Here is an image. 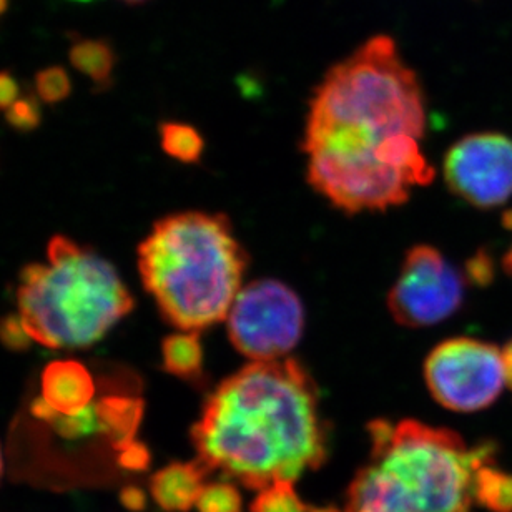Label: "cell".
I'll use <instances>...</instances> for the list:
<instances>
[{"instance_id": "cell-30", "label": "cell", "mask_w": 512, "mask_h": 512, "mask_svg": "<svg viewBox=\"0 0 512 512\" xmlns=\"http://www.w3.org/2000/svg\"><path fill=\"white\" fill-rule=\"evenodd\" d=\"M310 512H338L333 508H325V509H310Z\"/></svg>"}, {"instance_id": "cell-2", "label": "cell", "mask_w": 512, "mask_h": 512, "mask_svg": "<svg viewBox=\"0 0 512 512\" xmlns=\"http://www.w3.org/2000/svg\"><path fill=\"white\" fill-rule=\"evenodd\" d=\"M198 463L261 491L325 461L315 383L291 358L253 361L208 396L192 429Z\"/></svg>"}, {"instance_id": "cell-15", "label": "cell", "mask_w": 512, "mask_h": 512, "mask_svg": "<svg viewBox=\"0 0 512 512\" xmlns=\"http://www.w3.org/2000/svg\"><path fill=\"white\" fill-rule=\"evenodd\" d=\"M474 499L491 512H512V474L484 464L474 476Z\"/></svg>"}, {"instance_id": "cell-10", "label": "cell", "mask_w": 512, "mask_h": 512, "mask_svg": "<svg viewBox=\"0 0 512 512\" xmlns=\"http://www.w3.org/2000/svg\"><path fill=\"white\" fill-rule=\"evenodd\" d=\"M42 398L62 414L84 411L92 404L95 383L89 370L74 360L52 361L42 373Z\"/></svg>"}, {"instance_id": "cell-7", "label": "cell", "mask_w": 512, "mask_h": 512, "mask_svg": "<svg viewBox=\"0 0 512 512\" xmlns=\"http://www.w3.org/2000/svg\"><path fill=\"white\" fill-rule=\"evenodd\" d=\"M429 393L444 408L474 413L488 408L506 386L503 353L474 338H453L436 346L424 363Z\"/></svg>"}, {"instance_id": "cell-14", "label": "cell", "mask_w": 512, "mask_h": 512, "mask_svg": "<svg viewBox=\"0 0 512 512\" xmlns=\"http://www.w3.org/2000/svg\"><path fill=\"white\" fill-rule=\"evenodd\" d=\"M163 368L182 380L202 375L203 348L197 331H182L163 340Z\"/></svg>"}, {"instance_id": "cell-1", "label": "cell", "mask_w": 512, "mask_h": 512, "mask_svg": "<svg viewBox=\"0 0 512 512\" xmlns=\"http://www.w3.org/2000/svg\"><path fill=\"white\" fill-rule=\"evenodd\" d=\"M418 75L389 35L333 65L313 90L303 152L311 187L346 213L383 212L433 182Z\"/></svg>"}, {"instance_id": "cell-31", "label": "cell", "mask_w": 512, "mask_h": 512, "mask_svg": "<svg viewBox=\"0 0 512 512\" xmlns=\"http://www.w3.org/2000/svg\"><path fill=\"white\" fill-rule=\"evenodd\" d=\"M124 2H127V4L137 5L143 4V2H147V0H124Z\"/></svg>"}, {"instance_id": "cell-20", "label": "cell", "mask_w": 512, "mask_h": 512, "mask_svg": "<svg viewBox=\"0 0 512 512\" xmlns=\"http://www.w3.org/2000/svg\"><path fill=\"white\" fill-rule=\"evenodd\" d=\"M35 89L45 104H59L72 92V80L64 67L54 65L35 75Z\"/></svg>"}, {"instance_id": "cell-27", "label": "cell", "mask_w": 512, "mask_h": 512, "mask_svg": "<svg viewBox=\"0 0 512 512\" xmlns=\"http://www.w3.org/2000/svg\"><path fill=\"white\" fill-rule=\"evenodd\" d=\"M503 365H504V376H506V386L512 389V340L509 341L508 345L504 346L503 350Z\"/></svg>"}, {"instance_id": "cell-12", "label": "cell", "mask_w": 512, "mask_h": 512, "mask_svg": "<svg viewBox=\"0 0 512 512\" xmlns=\"http://www.w3.org/2000/svg\"><path fill=\"white\" fill-rule=\"evenodd\" d=\"M100 431L117 451L137 441L143 418V401L130 394H109L95 403Z\"/></svg>"}, {"instance_id": "cell-3", "label": "cell", "mask_w": 512, "mask_h": 512, "mask_svg": "<svg viewBox=\"0 0 512 512\" xmlns=\"http://www.w3.org/2000/svg\"><path fill=\"white\" fill-rule=\"evenodd\" d=\"M371 456L356 474L345 512H471L474 476L493 444L469 449L449 429L406 419L370 426Z\"/></svg>"}, {"instance_id": "cell-33", "label": "cell", "mask_w": 512, "mask_h": 512, "mask_svg": "<svg viewBox=\"0 0 512 512\" xmlns=\"http://www.w3.org/2000/svg\"><path fill=\"white\" fill-rule=\"evenodd\" d=\"M0 474H2V453H0Z\"/></svg>"}, {"instance_id": "cell-29", "label": "cell", "mask_w": 512, "mask_h": 512, "mask_svg": "<svg viewBox=\"0 0 512 512\" xmlns=\"http://www.w3.org/2000/svg\"><path fill=\"white\" fill-rule=\"evenodd\" d=\"M7 5H9V0H0V15L7 10Z\"/></svg>"}, {"instance_id": "cell-28", "label": "cell", "mask_w": 512, "mask_h": 512, "mask_svg": "<svg viewBox=\"0 0 512 512\" xmlns=\"http://www.w3.org/2000/svg\"><path fill=\"white\" fill-rule=\"evenodd\" d=\"M506 227L512 230V212L506 215ZM504 268L512 275V245L511 248H509V252L504 256Z\"/></svg>"}, {"instance_id": "cell-6", "label": "cell", "mask_w": 512, "mask_h": 512, "mask_svg": "<svg viewBox=\"0 0 512 512\" xmlns=\"http://www.w3.org/2000/svg\"><path fill=\"white\" fill-rule=\"evenodd\" d=\"M225 321L232 345L250 363L283 360L303 335L305 308L280 281H252L240 290Z\"/></svg>"}, {"instance_id": "cell-13", "label": "cell", "mask_w": 512, "mask_h": 512, "mask_svg": "<svg viewBox=\"0 0 512 512\" xmlns=\"http://www.w3.org/2000/svg\"><path fill=\"white\" fill-rule=\"evenodd\" d=\"M70 64L87 75L99 89L112 84L117 55L112 45L102 39H75L69 50Z\"/></svg>"}, {"instance_id": "cell-22", "label": "cell", "mask_w": 512, "mask_h": 512, "mask_svg": "<svg viewBox=\"0 0 512 512\" xmlns=\"http://www.w3.org/2000/svg\"><path fill=\"white\" fill-rule=\"evenodd\" d=\"M0 341L7 350L24 351L32 343L20 315H7L0 320Z\"/></svg>"}, {"instance_id": "cell-17", "label": "cell", "mask_w": 512, "mask_h": 512, "mask_svg": "<svg viewBox=\"0 0 512 512\" xmlns=\"http://www.w3.org/2000/svg\"><path fill=\"white\" fill-rule=\"evenodd\" d=\"M252 512H310L293 488V481H280L261 489L252 503Z\"/></svg>"}, {"instance_id": "cell-4", "label": "cell", "mask_w": 512, "mask_h": 512, "mask_svg": "<svg viewBox=\"0 0 512 512\" xmlns=\"http://www.w3.org/2000/svg\"><path fill=\"white\" fill-rule=\"evenodd\" d=\"M248 256L223 215L183 212L162 218L138 247L145 290L182 331L225 321L243 288Z\"/></svg>"}, {"instance_id": "cell-11", "label": "cell", "mask_w": 512, "mask_h": 512, "mask_svg": "<svg viewBox=\"0 0 512 512\" xmlns=\"http://www.w3.org/2000/svg\"><path fill=\"white\" fill-rule=\"evenodd\" d=\"M207 473L198 461L168 464L150 481L153 501L165 512L190 511L197 504Z\"/></svg>"}, {"instance_id": "cell-9", "label": "cell", "mask_w": 512, "mask_h": 512, "mask_svg": "<svg viewBox=\"0 0 512 512\" xmlns=\"http://www.w3.org/2000/svg\"><path fill=\"white\" fill-rule=\"evenodd\" d=\"M444 178L451 192L478 208H496L512 197V138L473 133L449 148Z\"/></svg>"}, {"instance_id": "cell-21", "label": "cell", "mask_w": 512, "mask_h": 512, "mask_svg": "<svg viewBox=\"0 0 512 512\" xmlns=\"http://www.w3.org/2000/svg\"><path fill=\"white\" fill-rule=\"evenodd\" d=\"M5 120L10 127L19 132H32L42 122L39 100L35 99L34 94L19 97L5 110Z\"/></svg>"}, {"instance_id": "cell-24", "label": "cell", "mask_w": 512, "mask_h": 512, "mask_svg": "<svg viewBox=\"0 0 512 512\" xmlns=\"http://www.w3.org/2000/svg\"><path fill=\"white\" fill-rule=\"evenodd\" d=\"M19 82L7 70H0V110L9 109L19 99Z\"/></svg>"}, {"instance_id": "cell-23", "label": "cell", "mask_w": 512, "mask_h": 512, "mask_svg": "<svg viewBox=\"0 0 512 512\" xmlns=\"http://www.w3.org/2000/svg\"><path fill=\"white\" fill-rule=\"evenodd\" d=\"M119 464L127 471H143L150 464V451L145 444L133 441L120 449Z\"/></svg>"}, {"instance_id": "cell-18", "label": "cell", "mask_w": 512, "mask_h": 512, "mask_svg": "<svg viewBox=\"0 0 512 512\" xmlns=\"http://www.w3.org/2000/svg\"><path fill=\"white\" fill-rule=\"evenodd\" d=\"M195 508L198 512H240L242 496L233 484H205L200 491Z\"/></svg>"}, {"instance_id": "cell-26", "label": "cell", "mask_w": 512, "mask_h": 512, "mask_svg": "<svg viewBox=\"0 0 512 512\" xmlns=\"http://www.w3.org/2000/svg\"><path fill=\"white\" fill-rule=\"evenodd\" d=\"M469 270H471V276L478 280V283H486L491 280L493 276V266L489 263L488 256H478L469 263Z\"/></svg>"}, {"instance_id": "cell-5", "label": "cell", "mask_w": 512, "mask_h": 512, "mask_svg": "<svg viewBox=\"0 0 512 512\" xmlns=\"http://www.w3.org/2000/svg\"><path fill=\"white\" fill-rule=\"evenodd\" d=\"M47 258L25 266L17 290L20 318L39 345L87 348L132 311V295L109 261L60 235Z\"/></svg>"}, {"instance_id": "cell-25", "label": "cell", "mask_w": 512, "mask_h": 512, "mask_svg": "<svg viewBox=\"0 0 512 512\" xmlns=\"http://www.w3.org/2000/svg\"><path fill=\"white\" fill-rule=\"evenodd\" d=\"M120 503L124 504L125 509H128V511H143L145 506H147V496L137 486H127L120 493Z\"/></svg>"}, {"instance_id": "cell-16", "label": "cell", "mask_w": 512, "mask_h": 512, "mask_svg": "<svg viewBox=\"0 0 512 512\" xmlns=\"http://www.w3.org/2000/svg\"><path fill=\"white\" fill-rule=\"evenodd\" d=\"M163 152L183 163L197 162L203 152V138L192 125L165 122L160 125Z\"/></svg>"}, {"instance_id": "cell-32", "label": "cell", "mask_w": 512, "mask_h": 512, "mask_svg": "<svg viewBox=\"0 0 512 512\" xmlns=\"http://www.w3.org/2000/svg\"><path fill=\"white\" fill-rule=\"evenodd\" d=\"M74 2H82V4H85V2H94V0H74Z\"/></svg>"}, {"instance_id": "cell-8", "label": "cell", "mask_w": 512, "mask_h": 512, "mask_svg": "<svg viewBox=\"0 0 512 512\" xmlns=\"http://www.w3.org/2000/svg\"><path fill=\"white\" fill-rule=\"evenodd\" d=\"M463 300V275L436 248L416 245L404 256L388 305L399 325L423 328L448 320Z\"/></svg>"}, {"instance_id": "cell-19", "label": "cell", "mask_w": 512, "mask_h": 512, "mask_svg": "<svg viewBox=\"0 0 512 512\" xmlns=\"http://www.w3.org/2000/svg\"><path fill=\"white\" fill-rule=\"evenodd\" d=\"M55 433L67 439H80L100 431L99 418L95 413V404L75 414L55 413L49 421Z\"/></svg>"}]
</instances>
